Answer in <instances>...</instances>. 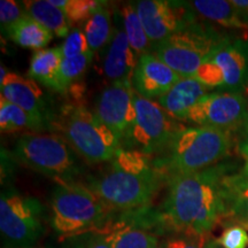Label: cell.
I'll use <instances>...</instances> for the list:
<instances>
[{"label": "cell", "instance_id": "cell-22", "mask_svg": "<svg viewBox=\"0 0 248 248\" xmlns=\"http://www.w3.org/2000/svg\"><path fill=\"white\" fill-rule=\"evenodd\" d=\"M6 35L17 45L36 51L43 49L53 39V33L28 14L15 23Z\"/></svg>", "mask_w": 248, "mask_h": 248}, {"label": "cell", "instance_id": "cell-9", "mask_svg": "<svg viewBox=\"0 0 248 248\" xmlns=\"http://www.w3.org/2000/svg\"><path fill=\"white\" fill-rule=\"evenodd\" d=\"M194 78L210 90L241 93L248 85V40L228 37L207 58Z\"/></svg>", "mask_w": 248, "mask_h": 248}, {"label": "cell", "instance_id": "cell-3", "mask_svg": "<svg viewBox=\"0 0 248 248\" xmlns=\"http://www.w3.org/2000/svg\"><path fill=\"white\" fill-rule=\"evenodd\" d=\"M232 144L233 139L229 131L206 126H184L153 162L168 182L170 178L215 166L230 153Z\"/></svg>", "mask_w": 248, "mask_h": 248}, {"label": "cell", "instance_id": "cell-11", "mask_svg": "<svg viewBox=\"0 0 248 248\" xmlns=\"http://www.w3.org/2000/svg\"><path fill=\"white\" fill-rule=\"evenodd\" d=\"M185 121L197 126L238 131L248 121V102L241 93H209L188 111Z\"/></svg>", "mask_w": 248, "mask_h": 248}, {"label": "cell", "instance_id": "cell-24", "mask_svg": "<svg viewBox=\"0 0 248 248\" xmlns=\"http://www.w3.org/2000/svg\"><path fill=\"white\" fill-rule=\"evenodd\" d=\"M83 32L92 52L101 49L110 38H113L110 11L106 1L102 2L98 11L89 18L88 22L84 24Z\"/></svg>", "mask_w": 248, "mask_h": 248}, {"label": "cell", "instance_id": "cell-15", "mask_svg": "<svg viewBox=\"0 0 248 248\" xmlns=\"http://www.w3.org/2000/svg\"><path fill=\"white\" fill-rule=\"evenodd\" d=\"M182 77L154 54L139 57L132 75V88L142 98L159 99L166 94Z\"/></svg>", "mask_w": 248, "mask_h": 248}, {"label": "cell", "instance_id": "cell-34", "mask_svg": "<svg viewBox=\"0 0 248 248\" xmlns=\"http://www.w3.org/2000/svg\"><path fill=\"white\" fill-rule=\"evenodd\" d=\"M231 2L248 23V0H231Z\"/></svg>", "mask_w": 248, "mask_h": 248}, {"label": "cell", "instance_id": "cell-32", "mask_svg": "<svg viewBox=\"0 0 248 248\" xmlns=\"http://www.w3.org/2000/svg\"><path fill=\"white\" fill-rule=\"evenodd\" d=\"M207 241H208L207 238H197L177 234L175 237L168 238L162 245L164 248H204Z\"/></svg>", "mask_w": 248, "mask_h": 248}, {"label": "cell", "instance_id": "cell-20", "mask_svg": "<svg viewBox=\"0 0 248 248\" xmlns=\"http://www.w3.org/2000/svg\"><path fill=\"white\" fill-rule=\"evenodd\" d=\"M194 13L207 20L230 29L247 30L248 23L244 20L231 0H195L188 2Z\"/></svg>", "mask_w": 248, "mask_h": 248}, {"label": "cell", "instance_id": "cell-5", "mask_svg": "<svg viewBox=\"0 0 248 248\" xmlns=\"http://www.w3.org/2000/svg\"><path fill=\"white\" fill-rule=\"evenodd\" d=\"M12 154L17 162L58 182H76L84 172L79 155L57 135H23Z\"/></svg>", "mask_w": 248, "mask_h": 248}, {"label": "cell", "instance_id": "cell-26", "mask_svg": "<svg viewBox=\"0 0 248 248\" xmlns=\"http://www.w3.org/2000/svg\"><path fill=\"white\" fill-rule=\"evenodd\" d=\"M51 2L58 8L62 9L66 14L70 27L76 24H83L89 21L104 1L95 0H51Z\"/></svg>", "mask_w": 248, "mask_h": 248}, {"label": "cell", "instance_id": "cell-4", "mask_svg": "<svg viewBox=\"0 0 248 248\" xmlns=\"http://www.w3.org/2000/svg\"><path fill=\"white\" fill-rule=\"evenodd\" d=\"M114 212L78 182H58L51 194V225L60 240L104 228Z\"/></svg>", "mask_w": 248, "mask_h": 248}, {"label": "cell", "instance_id": "cell-2", "mask_svg": "<svg viewBox=\"0 0 248 248\" xmlns=\"http://www.w3.org/2000/svg\"><path fill=\"white\" fill-rule=\"evenodd\" d=\"M163 179L151 156L121 147L85 185L111 212L126 213L147 208Z\"/></svg>", "mask_w": 248, "mask_h": 248}, {"label": "cell", "instance_id": "cell-21", "mask_svg": "<svg viewBox=\"0 0 248 248\" xmlns=\"http://www.w3.org/2000/svg\"><path fill=\"white\" fill-rule=\"evenodd\" d=\"M28 15L35 18L49 32L58 37H66L69 35L70 24L68 22L66 14L62 9L58 8L51 2V0H35V1H24Z\"/></svg>", "mask_w": 248, "mask_h": 248}, {"label": "cell", "instance_id": "cell-10", "mask_svg": "<svg viewBox=\"0 0 248 248\" xmlns=\"http://www.w3.org/2000/svg\"><path fill=\"white\" fill-rule=\"evenodd\" d=\"M136 121L122 148L140 152L148 156L162 154L177 133L184 128L156 101L133 94Z\"/></svg>", "mask_w": 248, "mask_h": 248}, {"label": "cell", "instance_id": "cell-29", "mask_svg": "<svg viewBox=\"0 0 248 248\" xmlns=\"http://www.w3.org/2000/svg\"><path fill=\"white\" fill-rule=\"evenodd\" d=\"M61 51L63 59H69L88 53L91 49L84 32L79 29H74L62 44Z\"/></svg>", "mask_w": 248, "mask_h": 248}, {"label": "cell", "instance_id": "cell-23", "mask_svg": "<svg viewBox=\"0 0 248 248\" xmlns=\"http://www.w3.org/2000/svg\"><path fill=\"white\" fill-rule=\"evenodd\" d=\"M0 129L2 132H15L30 130L32 132L44 131L46 126L30 116L27 111L5 98H0Z\"/></svg>", "mask_w": 248, "mask_h": 248}, {"label": "cell", "instance_id": "cell-38", "mask_svg": "<svg viewBox=\"0 0 248 248\" xmlns=\"http://www.w3.org/2000/svg\"><path fill=\"white\" fill-rule=\"evenodd\" d=\"M155 248H164V247H163V245H159V246L155 247Z\"/></svg>", "mask_w": 248, "mask_h": 248}, {"label": "cell", "instance_id": "cell-37", "mask_svg": "<svg viewBox=\"0 0 248 248\" xmlns=\"http://www.w3.org/2000/svg\"><path fill=\"white\" fill-rule=\"evenodd\" d=\"M237 224H238V223H237ZM240 225L244 226V228L246 229V230H248V223H240Z\"/></svg>", "mask_w": 248, "mask_h": 248}, {"label": "cell", "instance_id": "cell-12", "mask_svg": "<svg viewBox=\"0 0 248 248\" xmlns=\"http://www.w3.org/2000/svg\"><path fill=\"white\" fill-rule=\"evenodd\" d=\"M133 94L131 80H119L105 89L95 101L93 113L119 138L121 147L128 140L135 125Z\"/></svg>", "mask_w": 248, "mask_h": 248}, {"label": "cell", "instance_id": "cell-25", "mask_svg": "<svg viewBox=\"0 0 248 248\" xmlns=\"http://www.w3.org/2000/svg\"><path fill=\"white\" fill-rule=\"evenodd\" d=\"M120 15L123 20L124 32L136 54L140 57L142 54L148 53V48H152V45L139 18L137 2H129L123 5Z\"/></svg>", "mask_w": 248, "mask_h": 248}, {"label": "cell", "instance_id": "cell-17", "mask_svg": "<svg viewBox=\"0 0 248 248\" xmlns=\"http://www.w3.org/2000/svg\"><path fill=\"white\" fill-rule=\"evenodd\" d=\"M104 62V73L113 82L132 78L139 57L133 51L124 30L116 29Z\"/></svg>", "mask_w": 248, "mask_h": 248}, {"label": "cell", "instance_id": "cell-39", "mask_svg": "<svg viewBox=\"0 0 248 248\" xmlns=\"http://www.w3.org/2000/svg\"><path fill=\"white\" fill-rule=\"evenodd\" d=\"M29 248H35V247H29Z\"/></svg>", "mask_w": 248, "mask_h": 248}, {"label": "cell", "instance_id": "cell-7", "mask_svg": "<svg viewBox=\"0 0 248 248\" xmlns=\"http://www.w3.org/2000/svg\"><path fill=\"white\" fill-rule=\"evenodd\" d=\"M54 125L61 137L89 163L109 162L121 148L119 138L85 106L66 107Z\"/></svg>", "mask_w": 248, "mask_h": 248}, {"label": "cell", "instance_id": "cell-31", "mask_svg": "<svg viewBox=\"0 0 248 248\" xmlns=\"http://www.w3.org/2000/svg\"><path fill=\"white\" fill-rule=\"evenodd\" d=\"M216 241L222 248H246L248 246L247 230L234 223L228 226Z\"/></svg>", "mask_w": 248, "mask_h": 248}, {"label": "cell", "instance_id": "cell-40", "mask_svg": "<svg viewBox=\"0 0 248 248\" xmlns=\"http://www.w3.org/2000/svg\"><path fill=\"white\" fill-rule=\"evenodd\" d=\"M247 88H248V85H247Z\"/></svg>", "mask_w": 248, "mask_h": 248}, {"label": "cell", "instance_id": "cell-19", "mask_svg": "<svg viewBox=\"0 0 248 248\" xmlns=\"http://www.w3.org/2000/svg\"><path fill=\"white\" fill-rule=\"evenodd\" d=\"M225 202V218L238 224L248 223V177L241 172H230L223 181Z\"/></svg>", "mask_w": 248, "mask_h": 248}, {"label": "cell", "instance_id": "cell-30", "mask_svg": "<svg viewBox=\"0 0 248 248\" xmlns=\"http://www.w3.org/2000/svg\"><path fill=\"white\" fill-rule=\"evenodd\" d=\"M28 13L26 8L18 2L13 0H1L0 1V26H1L2 32L7 33V31L18 22Z\"/></svg>", "mask_w": 248, "mask_h": 248}, {"label": "cell", "instance_id": "cell-13", "mask_svg": "<svg viewBox=\"0 0 248 248\" xmlns=\"http://www.w3.org/2000/svg\"><path fill=\"white\" fill-rule=\"evenodd\" d=\"M137 12L152 48L182 29L194 11L188 2L140 0Z\"/></svg>", "mask_w": 248, "mask_h": 248}, {"label": "cell", "instance_id": "cell-14", "mask_svg": "<svg viewBox=\"0 0 248 248\" xmlns=\"http://www.w3.org/2000/svg\"><path fill=\"white\" fill-rule=\"evenodd\" d=\"M0 90L2 98L22 108L30 116L44 124L46 129L53 126L54 116L52 115L44 93L35 80L8 71L1 66Z\"/></svg>", "mask_w": 248, "mask_h": 248}, {"label": "cell", "instance_id": "cell-27", "mask_svg": "<svg viewBox=\"0 0 248 248\" xmlns=\"http://www.w3.org/2000/svg\"><path fill=\"white\" fill-rule=\"evenodd\" d=\"M93 54L94 52L90 51L88 53L78 55L75 58L63 59L60 67V74H59V83H60L61 92L67 91L70 85L76 83L91 64Z\"/></svg>", "mask_w": 248, "mask_h": 248}, {"label": "cell", "instance_id": "cell-28", "mask_svg": "<svg viewBox=\"0 0 248 248\" xmlns=\"http://www.w3.org/2000/svg\"><path fill=\"white\" fill-rule=\"evenodd\" d=\"M61 241L62 248H113L110 234L105 228L73 235Z\"/></svg>", "mask_w": 248, "mask_h": 248}, {"label": "cell", "instance_id": "cell-36", "mask_svg": "<svg viewBox=\"0 0 248 248\" xmlns=\"http://www.w3.org/2000/svg\"><path fill=\"white\" fill-rule=\"evenodd\" d=\"M240 172L246 176V177H248V161H246V163H245V166L243 167V169H241Z\"/></svg>", "mask_w": 248, "mask_h": 248}, {"label": "cell", "instance_id": "cell-18", "mask_svg": "<svg viewBox=\"0 0 248 248\" xmlns=\"http://www.w3.org/2000/svg\"><path fill=\"white\" fill-rule=\"evenodd\" d=\"M63 60L60 47L43 48L36 51L31 58L28 76L35 82L45 85L46 88L61 92L59 83V74Z\"/></svg>", "mask_w": 248, "mask_h": 248}, {"label": "cell", "instance_id": "cell-16", "mask_svg": "<svg viewBox=\"0 0 248 248\" xmlns=\"http://www.w3.org/2000/svg\"><path fill=\"white\" fill-rule=\"evenodd\" d=\"M212 91L194 77H182L166 94L156 100L172 119L185 121L186 115Z\"/></svg>", "mask_w": 248, "mask_h": 248}, {"label": "cell", "instance_id": "cell-8", "mask_svg": "<svg viewBox=\"0 0 248 248\" xmlns=\"http://www.w3.org/2000/svg\"><path fill=\"white\" fill-rule=\"evenodd\" d=\"M44 206L33 197L6 188L0 198V232L5 248H29L45 232Z\"/></svg>", "mask_w": 248, "mask_h": 248}, {"label": "cell", "instance_id": "cell-6", "mask_svg": "<svg viewBox=\"0 0 248 248\" xmlns=\"http://www.w3.org/2000/svg\"><path fill=\"white\" fill-rule=\"evenodd\" d=\"M228 36L200 23L195 13L184 27L153 48L154 55L181 77H194L199 68Z\"/></svg>", "mask_w": 248, "mask_h": 248}, {"label": "cell", "instance_id": "cell-33", "mask_svg": "<svg viewBox=\"0 0 248 248\" xmlns=\"http://www.w3.org/2000/svg\"><path fill=\"white\" fill-rule=\"evenodd\" d=\"M237 148L241 156L248 161V121L238 130Z\"/></svg>", "mask_w": 248, "mask_h": 248}, {"label": "cell", "instance_id": "cell-35", "mask_svg": "<svg viewBox=\"0 0 248 248\" xmlns=\"http://www.w3.org/2000/svg\"><path fill=\"white\" fill-rule=\"evenodd\" d=\"M204 248H222V247L219 246L218 243H217L216 240L208 239V241H207L206 245H204Z\"/></svg>", "mask_w": 248, "mask_h": 248}, {"label": "cell", "instance_id": "cell-1", "mask_svg": "<svg viewBox=\"0 0 248 248\" xmlns=\"http://www.w3.org/2000/svg\"><path fill=\"white\" fill-rule=\"evenodd\" d=\"M232 171L233 166L223 162L170 178L161 210L166 228L177 234L206 238L225 218L223 181Z\"/></svg>", "mask_w": 248, "mask_h": 248}]
</instances>
